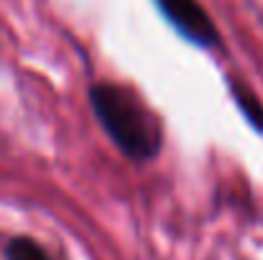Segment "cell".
I'll return each mask as SVG.
<instances>
[{
    "instance_id": "cell-1",
    "label": "cell",
    "mask_w": 263,
    "mask_h": 260,
    "mask_svg": "<svg viewBox=\"0 0 263 260\" xmlns=\"http://www.w3.org/2000/svg\"><path fill=\"white\" fill-rule=\"evenodd\" d=\"M89 107L102 133L133 164L154 161L164 148V128L154 110L128 87L97 82L87 92Z\"/></svg>"
},
{
    "instance_id": "cell-2",
    "label": "cell",
    "mask_w": 263,
    "mask_h": 260,
    "mask_svg": "<svg viewBox=\"0 0 263 260\" xmlns=\"http://www.w3.org/2000/svg\"><path fill=\"white\" fill-rule=\"evenodd\" d=\"M166 23L174 28L181 38L199 49L220 46V31L212 15L199 5V0H154Z\"/></svg>"
},
{
    "instance_id": "cell-3",
    "label": "cell",
    "mask_w": 263,
    "mask_h": 260,
    "mask_svg": "<svg viewBox=\"0 0 263 260\" xmlns=\"http://www.w3.org/2000/svg\"><path fill=\"white\" fill-rule=\"evenodd\" d=\"M3 258L5 260H54L51 253L33 237L28 235H15L3 245Z\"/></svg>"
},
{
    "instance_id": "cell-4",
    "label": "cell",
    "mask_w": 263,
    "mask_h": 260,
    "mask_svg": "<svg viewBox=\"0 0 263 260\" xmlns=\"http://www.w3.org/2000/svg\"><path fill=\"white\" fill-rule=\"evenodd\" d=\"M230 94H233V99L238 102V107H240V112L246 115V120H248L256 130L263 133V105H261V99L243 85V82H238V79L230 82Z\"/></svg>"
}]
</instances>
